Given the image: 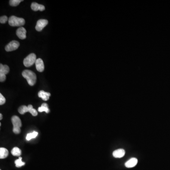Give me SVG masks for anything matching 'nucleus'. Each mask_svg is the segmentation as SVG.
Instances as JSON below:
<instances>
[{
	"mask_svg": "<svg viewBox=\"0 0 170 170\" xmlns=\"http://www.w3.org/2000/svg\"><path fill=\"white\" fill-rule=\"evenodd\" d=\"M9 152L8 150L5 148L1 147L0 149V158L4 159L8 156Z\"/></svg>",
	"mask_w": 170,
	"mask_h": 170,
	"instance_id": "nucleus-14",
	"label": "nucleus"
},
{
	"mask_svg": "<svg viewBox=\"0 0 170 170\" xmlns=\"http://www.w3.org/2000/svg\"><path fill=\"white\" fill-rule=\"evenodd\" d=\"M48 20L46 19H41L38 20L36 25V30L37 31H42L46 26L48 24Z\"/></svg>",
	"mask_w": 170,
	"mask_h": 170,
	"instance_id": "nucleus-6",
	"label": "nucleus"
},
{
	"mask_svg": "<svg viewBox=\"0 0 170 170\" xmlns=\"http://www.w3.org/2000/svg\"><path fill=\"white\" fill-rule=\"evenodd\" d=\"M28 110H29L28 112H29L31 114H32V115L34 116H36L37 115V114H38L36 110L33 108V106L32 105L29 104L28 106Z\"/></svg>",
	"mask_w": 170,
	"mask_h": 170,
	"instance_id": "nucleus-20",
	"label": "nucleus"
},
{
	"mask_svg": "<svg viewBox=\"0 0 170 170\" xmlns=\"http://www.w3.org/2000/svg\"><path fill=\"white\" fill-rule=\"evenodd\" d=\"M36 68L37 71L39 72H43L44 70L45 66L44 64L43 61L41 58L37 59L36 60Z\"/></svg>",
	"mask_w": 170,
	"mask_h": 170,
	"instance_id": "nucleus-8",
	"label": "nucleus"
},
{
	"mask_svg": "<svg viewBox=\"0 0 170 170\" xmlns=\"http://www.w3.org/2000/svg\"><path fill=\"white\" fill-rule=\"evenodd\" d=\"M37 135H38V132H36V131H33L32 133H30L27 135V137H26V140H30L32 138L37 137Z\"/></svg>",
	"mask_w": 170,
	"mask_h": 170,
	"instance_id": "nucleus-18",
	"label": "nucleus"
},
{
	"mask_svg": "<svg viewBox=\"0 0 170 170\" xmlns=\"http://www.w3.org/2000/svg\"><path fill=\"white\" fill-rule=\"evenodd\" d=\"M10 71L9 66L6 65H3L2 64H0V74L6 75Z\"/></svg>",
	"mask_w": 170,
	"mask_h": 170,
	"instance_id": "nucleus-13",
	"label": "nucleus"
},
{
	"mask_svg": "<svg viewBox=\"0 0 170 170\" xmlns=\"http://www.w3.org/2000/svg\"><path fill=\"white\" fill-rule=\"evenodd\" d=\"M18 111L19 112V113L21 114H24L26 113L27 112H28V107L26 106V105H22L21 106L19 107Z\"/></svg>",
	"mask_w": 170,
	"mask_h": 170,
	"instance_id": "nucleus-17",
	"label": "nucleus"
},
{
	"mask_svg": "<svg viewBox=\"0 0 170 170\" xmlns=\"http://www.w3.org/2000/svg\"><path fill=\"white\" fill-rule=\"evenodd\" d=\"M15 164H16V166L17 167L19 168L21 167V166H23L25 164V163L24 162H23L22 161L21 157H19V158L15 160Z\"/></svg>",
	"mask_w": 170,
	"mask_h": 170,
	"instance_id": "nucleus-19",
	"label": "nucleus"
},
{
	"mask_svg": "<svg viewBox=\"0 0 170 170\" xmlns=\"http://www.w3.org/2000/svg\"><path fill=\"white\" fill-rule=\"evenodd\" d=\"M23 1L21 0H10V4L12 6H17Z\"/></svg>",
	"mask_w": 170,
	"mask_h": 170,
	"instance_id": "nucleus-21",
	"label": "nucleus"
},
{
	"mask_svg": "<svg viewBox=\"0 0 170 170\" xmlns=\"http://www.w3.org/2000/svg\"><path fill=\"white\" fill-rule=\"evenodd\" d=\"M12 123L13 125V131L16 134L20 133L21 130L20 127H21L22 123L21 120L17 116H13L12 118Z\"/></svg>",
	"mask_w": 170,
	"mask_h": 170,
	"instance_id": "nucleus-3",
	"label": "nucleus"
},
{
	"mask_svg": "<svg viewBox=\"0 0 170 170\" xmlns=\"http://www.w3.org/2000/svg\"><path fill=\"white\" fill-rule=\"evenodd\" d=\"M26 30L23 27H20L17 30L16 35L20 39H25L26 38Z\"/></svg>",
	"mask_w": 170,
	"mask_h": 170,
	"instance_id": "nucleus-7",
	"label": "nucleus"
},
{
	"mask_svg": "<svg viewBox=\"0 0 170 170\" xmlns=\"http://www.w3.org/2000/svg\"><path fill=\"white\" fill-rule=\"evenodd\" d=\"M3 119V115H2V114H0V120H1Z\"/></svg>",
	"mask_w": 170,
	"mask_h": 170,
	"instance_id": "nucleus-25",
	"label": "nucleus"
},
{
	"mask_svg": "<svg viewBox=\"0 0 170 170\" xmlns=\"http://www.w3.org/2000/svg\"><path fill=\"white\" fill-rule=\"evenodd\" d=\"M37 60L36 55L35 53H31L24 59L23 64L26 67H29L33 65L36 62Z\"/></svg>",
	"mask_w": 170,
	"mask_h": 170,
	"instance_id": "nucleus-4",
	"label": "nucleus"
},
{
	"mask_svg": "<svg viewBox=\"0 0 170 170\" xmlns=\"http://www.w3.org/2000/svg\"><path fill=\"white\" fill-rule=\"evenodd\" d=\"M38 97L41 98L43 100L47 101L49 99V97L51 95L50 93L46 92L43 90H41L39 92L38 94Z\"/></svg>",
	"mask_w": 170,
	"mask_h": 170,
	"instance_id": "nucleus-12",
	"label": "nucleus"
},
{
	"mask_svg": "<svg viewBox=\"0 0 170 170\" xmlns=\"http://www.w3.org/2000/svg\"><path fill=\"white\" fill-rule=\"evenodd\" d=\"M7 20H8V17L6 16L1 17L0 18V22L2 24L6 23Z\"/></svg>",
	"mask_w": 170,
	"mask_h": 170,
	"instance_id": "nucleus-22",
	"label": "nucleus"
},
{
	"mask_svg": "<svg viewBox=\"0 0 170 170\" xmlns=\"http://www.w3.org/2000/svg\"><path fill=\"white\" fill-rule=\"evenodd\" d=\"M38 112L42 113L43 112H46V113H49L50 112L49 109L48 108V104L46 103H44L41 105V106L39 107L38 109Z\"/></svg>",
	"mask_w": 170,
	"mask_h": 170,
	"instance_id": "nucleus-15",
	"label": "nucleus"
},
{
	"mask_svg": "<svg viewBox=\"0 0 170 170\" xmlns=\"http://www.w3.org/2000/svg\"><path fill=\"white\" fill-rule=\"evenodd\" d=\"M22 76L26 79L27 82L31 86H33L36 84L37 81V76L36 74L30 70H25L22 73Z\"/></svg>",
	"mask_w": 170,
	"mask_h": 170,
	"instance_id": "nucleus-1",
	"label": "nucleus"
},
{
	"mask_svg": "<svg viewBox=\"0 0 170 170\" xmlns=\"http://www.w3.org/2000/svg\"><path fill=\"white\" fill-rule=\"evenodd\" d=\"M6 102V99L2 95V94H0V105H3Z\"/></svg>",
	"mask_w": 170,
	"mask_h": 170,
	"instance_id": "nucleus-23",
	"label": "nucleus"
},
{
	"mask_svg": "<svg viewBox=\"0 0 170 170\" xmlns=\"http://www.w3.org/2000/svg\"><path fill=\"white\" fill-rule=\"evenodd\" d=\"M19 43L17 41H12L5 46V49L7 52L14 51L19 48Z\"/></svg>",
	"mask_w": 170,
	"mask_h": 170,
	"instance_id": "nucleus-5",
	"label": "nucleus"
},
{
	"mask_svg": "<svg viewBox=\"0 0 170 170\" xmlns=\"http://www.w3.org/2000/svg\"><path fill=\"white\" fill-rule=\"evenodd\" d=\"M31 7L32 10L36 11V12L38 11V10L42 12L45 10V7L44 5L38 4L37 3H32Z\"/></svg>",
	"mask_w": 170,
	"mask_h": 170,
	"instance_id": "nucleus-11",
	"label": "nucleus"
},
{
	"mask_svg": "<svg viewBox=\"0 0 170 170\" xmlns=\"http://www.w3.org/2000/svg\"><path fill=\"white\" fill-rule=\"evenodd\" d=\"M125 151L123 149H118L113 151V155L115 158H122L124 156Z\"/></svg>",
	"mask_w": 170,
	"mask_h": 170,
	"instance_id": "nucleus-10",
	"label": "nucleus"
},
{
	"mask_svg": "<svg viewBox=\"0 0 170 170\" xmlns=\"http://www.w3.org/2000/svg\"><path fill=\"white\" fill-rule=\"evenodd\" d=\"M11 153H12V155L14 156H19L21 154V151L19 148L15 147L12 149Z\"/></svg>",
	"mask_w": 170,
	"mask_h": 170,
	"instance_id": "nucleus-16",
	"label": "nucleus"
},
{
	"mask_svg": "<svg viewBox=\"0 0 170 170\" xmlns=\"http://www.w3.org/2000/svg\"><path fill=\"white\" fill-rule=\"evenodd\" d=\"M138 162V160L136 158H132L126 162L125 165L127 168L134 167V166L137 165Z\"/></svg>",
	"mask_w": 170,
	"mask_h": 170,
	"instance_id": "nucleus-9",
	"label": "nucleus"
},
{
	"mask_svg": "<svg viewBox=\"0 0 170 170\" xmlns=\"http://www.w3.org/2000/svg\"><path fill=\"white\" fill-rule=\"evenodd\" d=\"M25 23V20L23 18H18L12 16L9 18V24L12 27H21Z\"/></svg>",
	"mask_w": 170,
	"mask_h": 170,
	"instance_id": "nucleus-2",
	"label": "nucleus"
},
{
	"mask_svg": "<svg viewBox=\"0 0 170 170\" xmlns=\"http://www.w3.org/2000/svg\"><path fill=\"white\" fill-rule=\"evenodd\" d=\"M6 75L0 74V81H1V82H3V81H5V80H6Z\"/></svg>",
	"mask_w": 170,
	"mask_h": 170,
	"instance_id": "nucleus-24",
	"label": "nucleus"
}]
</instances>
